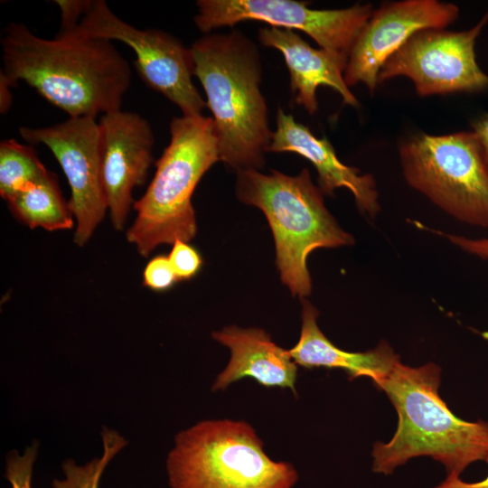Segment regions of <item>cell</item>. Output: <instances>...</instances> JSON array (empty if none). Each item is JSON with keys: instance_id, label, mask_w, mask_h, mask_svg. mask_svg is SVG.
<instances>
[{"instance_id": "1", "label": "cell", "mask_w": 488, "mask_h": 488, "mask_svg": "<svg viewBox=\"0 0 488 488\" xmlns=\"http://www.w3.org/2000/svg\"><path fill=\"white\" fill-rule=\"evenodd\" d=\"M0 76L13 87L25 81L70 117L96 118L120 109L131 82V68L111 41L77 28L52 40L11 23L1 39Z\"/></svg>"}, {"instance_id": "2", "label": "cell", "mask_w": 488, "mask_h": 488, "mask_svg": "<svg viewBox=\"0 0 488 488\" xmlns=\"http://www.w3.org/2000/svg\"><path fill=\"white\" fill-rule=\"evenodd\" d=\"M441 369L433 362L410 367L398 361L376 385L393 404L399 422L388 443L374 445L372 469L391 474L417 456L444 465L448 479L459 478L474 462L488 455V423L456 417L438 393Z\"/></svg>"}, {"instance_id": "3", "label": "cell", "mask_w": 488, "mask_h": 488, "mask_svg": "<svg viewBox=\"0 0 488 488\" xmlns=\"http://www.w3.org/2000/svg\"><path fill=\"white\" fill-rule=\"evenodd\" d=\"M194 76L213 115L220 156L238 171L260 169L271 142L257 46L242 33H208L190 47Z\"/></svg>"}, {"instance_id": "4", "label": "cell", "mask_w": 488, "mask_h": 488, "mask_svg": "<svg viewBox=\"0 0 488 488\" xmlns=\"http://www.w3.org/2000/svg\"><path fill=\"white\" fill-rule=\"evenodd\" d=\"M235 191L239 201L266 216L280 278L293 296L305 298L311 294L307 258L314 250L354 244L353 236L327 210L306 168L294 176L276 170L269 174L256 169L238 171Z\"/></svg>"}, {"instance_id": "5", "label": "cell", "mask_w": 488, "mask_h": 488, "mask_svg": "<svg viewBox=\"0 0 488 488\" xmlns=\"http://www.w3.org/2000/svg\"><path fill=\"white\" fill-rule=\"evenodd\" d=\"M221 161L212 117H173L170 142L155 163V173L144 195L134 202L136 217L126 232L127 241L146 258L162 244L190 242L197 231L192 203L203 174Z\"/></svg>"}, {"instance_id": "6", "label": "cell", "mask_w": 488, "mask_h": 488, "mask_svg": "<svg viewBox=\"0 0 488 488\" xmlns=\"http://www.w3.org/2000/svg\"><path fill=\"white\" fill-rule=\"evenodd\" d=\"M171 488H293L297 473L263 449L242 420L208 419L179 432L166 459Z\"/></svg>"}, {"instance_id": "7", "label": "cell", "mask_w": 488, "mask_h": 488, "mask_svg": "<svg viewBox=\"0 0 488 488\" xmlns=\"http://www.w3.org/2000/svg\"><path fill=\"white\" fill-rule=\"evenodd\" d=\"M408 184L454 219L488 228V167L475 134H418L399 145Z\"/></svg>"}, {"instance_id": "8", "label": "cell", "mask_w": 488, "mask_h": 488, "mask_svg": "<svg viewBox=\"0 0 488 488\" xmlns=\"http://www.w3.org/2000/svg\"><path fill=\"white\" fill-rule=\"evenodd\" d=\"M84 33L130 46L136 59L135 68L143 81L177 106L183 116L202 115L207 107L192 82L191 48L166 32L140 30L117 17L104 0L91 1L80 19Z\"/></svg>"}, {"instance_id": "9", "label": "cell", "mask_w": 488, "mask_h": 488, "mask_svg": "<svg viewBox=\"0 0 488 488\" xmlns=\"http://www.w3.org/2000/svg\"><path fill=\"white\" fill-rule=\"evenodd\" d=\"M196 5L194 23L204 33L239 22L260 21L271 27L301 31L321 49L347 60L373 12L371 4L318 10L293 0H199Z\"/></svg>"}, {"instance_id": "10", "label": "cell", "mask_w": 488, "mask_h": 488, "mask_svg": "<svg viewBox=\"0 0 488 488\" xmlns=\"http://www.w3.org/2000/svg\"><path fill=\"white\" fill-rule=\"evenodd\" d=\"M487 22L488 12L467 31L415 33L382 65L378 82L404 76L421 97L488 89V75L477 64L474 52L476 38Z\"/></svg>"}, {"instance_id": "11", "label": "cell", "mask_w": 488, "mask_h": 488, "mask_svg": "<svg viewBox=\"0 0 488 488\" xmlns=\"http://www.w3.org/2000/svg\"><path fill=\"white\" fill-rule=\"evenodd\" d=\"M22 138L43 144L54 155L70 187L69 207L76 220L74 242L83 247L108 210L101 180V138L94 117H69L45 127H20Z\"/></svg>"}, {"instance_id": "12", "label": "cell", "mask_w": 488, "mask_h": 488, "mask_svg": "<svg viewBox=\"0 0 488 488\" xmlns=\"http://www.w3.org/2000/svg\"><path fill=\"white\" fill-rule=\"evenodd\" d=\"M458 14L455 5L437 0L383 2L373 10L351 50L343 74L345 83L348 87L363 83L372 93L382 65L415 33L444 30Z\"/></svg>"}, {"instance_id": "13", "label": "cell", "mask_w": 488, "mask_h": 488, "mask_svg": "<svg viewBox=\"0 0 488 488\" xmlns=\"http://www.w3.org/2000/svg\"><path fill=\"white\" fill-rule=\"evenodd\" d=\"M101 180L115 230H122L134 204L132 192L143 185L153 163L154 134L139 114L115 110L99 122Z\"/></svg>"}, {"instance_id": "14", "label": "cell", "mask_w": 488, "mask_h": 488, "mask_svg": "<svg viewBox=\"0 0 488 488\" xmlns=\"http://www.w3.org/2000/svg\"><path fill=\"white\" fill-rule=\"evenodd\" d=\"M267 152H292L305 157L317 171L318 187L323 194L332 195L336 189L346 188L361 212L370 219L380 211L374 177L342 163L325 137H316L309 127L281 108H277V127Z\"/></svg>"}, {"instance_id": "15", "label": "cell", "mask_w": 488, "mask_h": 488, "mask_svg": "<svg viewBox=\"0 0 488 488\" xmlns=\"http://www.w3.org/2000/svg\"><path fill=\"white\" fill-rule=\"evenodd\" d=\"M258 39L264 46L282 53L290 73L295 103L304 107L309 114L318 109L316 90L320 86L333 89L344 104L358 107L359 102L343 77L347 59L313 48L290 29L264 27L258 32Z\"/></svg>"}, {"instance_id": "16", "label": "cell", "mask_w": 488, "mask_h": 488, "mask_svg": "<svg viewBox=\"0 0 488 488\" xmlns=\"http://www.w3.org/2000/svg\"><path fill=\"white\" fill-rule=\"evenodd\" d=\"M212 338L230 351L228 365L211 387L213 391L249 377L262 386L288 388L296 395L297 365L288 350L276 344L264 330L230 325L213 332Z\"/></svg>"}, {"instance_id": "17", "label": "cell", "mask_w": 488, "mask_h": 488, "mask_svg": "<svg viewBox=\"0 0 488 488\" xmlns=\"http://www.w3.org/2000/svg\"><path fill=\"white\" fill-rule=\"evenodd\" d=\"M318 310L302 298V327L298 342L288 352L296 365L305 369L327 368L345 371L351 379L368 377L380 381L399 361L384 341L374 349L353 352L334 345L317 324Z\"/></svg>"}, {"instance_id": "18", "label": "cell", "mask_w": 488, "mask_h": 488, "mask_svg": "<svg viewBox=\"0 0 488 488\" xmlns=\"http://www.w3.org/2000/svg\"><path fill=\"white\" fill-rule=\"evenodd\" d=\"M13 214L31 229L48 231L70 230L73 215L62 196L57 177L48 172L6 201Z\"/></svg>"}, {"instance_id": "19", "label": "cell", "mask_w": 488, "mask_h": 488, "mask_svg": "<svg viewBox=\"0 0 488 488\" xmlns=\"http://www.w3.org/2000/svg\"><path fill=\"white\" fill-rule=\"evenodd\" d=\"M48 172L31 146L14 139L1 141L0 195L5 202Z\"/></svg>"}, {"instance_id": "20", "label": "cell", "mask_w": 488, "mask_h": 488, "mask_svg": "<svg viewBox=\"0 0 488 488\" xmlns=\"http://www.w3.org/2000/svg\"><path fill=\"white\" fill-rule=\"evenodd\" d=\"M102 454L85 463L77 464L68 458L61 464L63 478L55 479L52 488H99V481L110 461L128 444L117 431L102 427L100 431Z\"/></svg>"}, {"instance_id": "21", "label": "cell", "mask_w": 488, "mask_h": 488, "mask_svg": "<svg viewBox=\"0 0 488 488\" xmlns=\"http://www.w3.org/2000/svg\"><path fill=\"white\" fill-rule=\"evenodd\" d=\"M39 450V442L33 440L23 453L10 451L5 456V477L12 488H33V465Z\"/></svg>"}, {"instance_id": "22", "label": "cell", "mask_w": 488, "mask_h": 488, "mask_svg": "<svg viewBox=\"0 0 488 488\" xmlns=\"http://www.w3.org/2000/svg\"><path fill=\"white\" fill-rule=\"evenodd\" d=\"M178 281L192 278L202 266V258L198 250L189 242L176 239L168 255Z\"/></svg>"}, {"instance_id": "23", "label": "cell", "mask_w": 488, "mask_h": 488, "mask_svg": "<svg viewBox=\"0 0 488 488\" xmlns=\"http://www.w3.org/2000/svg\"><path fill=\"white\" fill-rule=\"evenodd\" d=\"M177 281L168 256L158 255L153 258L144 269L143 284L154 291H165Z\"/></svg>"}, {"instance_id": "24", "label": "cell", "mask_w": 488, "mask_h": 488, "mask_svg": "<svg viewBox=\"0 0 488 488\" xmlns=\"http://www.w3.org/2000/svg\"><path fill=\"white\" fill-rule=\"evenodd\" d=\"M89 0H56L61 11V30L70 31L78 27L80 19L88 10Z\"/></svg>"}, {"instance_id": "25", "label": "cell", "mask_w": 488, "mask_h": 488, "mask_svg": "<svg viewBox=\"0 0 488 488\" xmlns=\"http://www.w3.org/2000/svg\"><path fill=\"white\" fill-rule=\"evenodd\" d=\"M443 238H446L453 245L481 259L488 260V238L472 239L463 235L446 233L432 230Z\"/></svg>"}, {"instance_id": "26", "label": "cell", "mask_w": 488, "mask_h": 488, "mask_svg": "<svg viewBox=\"0 0 488 488\" xmlns=\"http://www.w3.org/2000/svg\"><path fill=\"white\" fill-rule=\"evenodd\" d=\"M473 132L477 136L483 156L488 167V114H484L474 122Z\"/></svg>"}, {"instance_id": "27", "label": "cell", "mask_w": 488, "mask_h": 488, "mask_svg": "<svg viewBox=\"0 0 488 488\" xmlns=\"http://www.w3.org/2000/svg\"><path fill=\"white\" fill-rule=\"evenodd\" d=\"M485 461L488 465V455ZM434 488H488V474L485 479L476 483H466L460 478H446L445 481Z\"/></svg>"}, {"instance_id": "28", "label": "cell", "mask_w": 488, "mask_h": 488, "mask_svg": "<svg viewBox=\"0 0 488 488\" xmlns=\"http://www.w3.org/2000/svg\"><path fill=\"white\" fill-rule=\"evenodd\" d=\"M11 85L0 76V108L1 113H6L12 103Z\"/></svg>"}]
</instances>
